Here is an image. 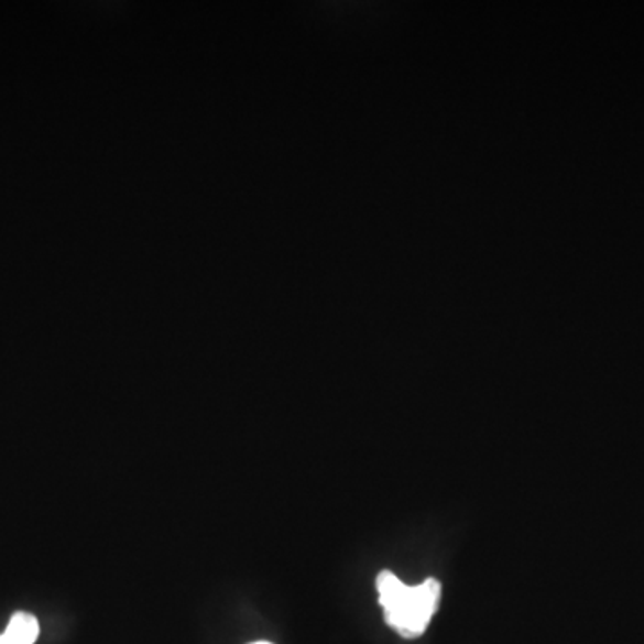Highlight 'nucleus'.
Returning <instances> with one entry per match:
<instances>
[{"label":"nucleus","mask_w":644,"mask_h":644,"mask_svg":"<svg viewBox=\"0 0 644 644\" xmlns=\"http://www.w3.org/2000/svg\"><path fill=\"white\" fill-rule=\"evenodd\" d=\"M249 644H272V643H268V641H256V643H249Z\"/></svg>","instance_id":"7ed1b4c3"},{"label":"nucleus","mask_w":644,"mask_h":644,"mask_svg":"<svg viewBox=\"0 0 644 644\" xmlns=\"http://www.w3.org/2000/svg\"><path fill=\"white\" fill-rule=\"evenodd\" d=\"M39 634V620L28 612H17L8 623L4 634H0V644H34Z\"/></svg>","instance_id":"f03ea898"},{"label":"nucleus","mask_w":644,"mask_h":644,"mask_svg":"<svg viewBox=\"0 0 644 644\" xmlns=\"http://www.w3.org/2000/svg\"><path fill=\"white\" fill-rule=\"evenodd\" d=\"M378 594L385 612V621L397 634L408 640L419 637L428 629L440 600V583L428 578L421 586H405L391 571L376 578Z\"/></svg>","instance_id":"f257e3e1"}]
</instances>
